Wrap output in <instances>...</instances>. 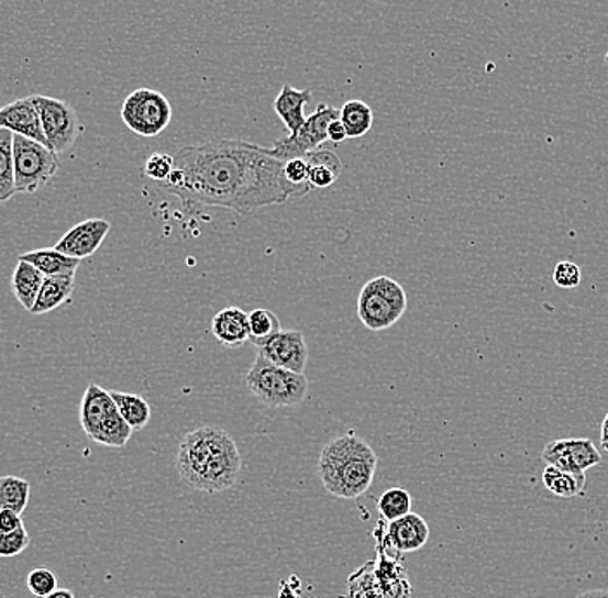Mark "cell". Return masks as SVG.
Returning <instances> with one entry per match:
<instances>
[{
	"label": "cell",
	"instance_id": "cell-13",
	"mask_svg": "<svg viewBox=\"0 0 608 598\" xmlns=\"http://www.w3.org/2000/svg\"><path fill=\"white\" fill-rule=\"evenodd\" d=\"M111 231V223L104 219H89L66 232L56 244V250L69 258H89L96 253Z\"/></svg>",
	"mask_w": 608,
	"mask_h": 598
},
{
	"label": "cell",
	"instance_id": "cell-7",
	"mask_svg": "<svg viewBox=\"0 0 608 598\" xmlns=\"http://www.w3.org/2000/svg\"><path fill=\"white\" fill-rule=\"evenodd\" d=\"M174 118V110L165 93L153 89H137L130 93L121 108V120L141 137L162 135Z\"/></svg>",
	"mask_w": 608,
	"mask_h": 598
},
{
	"label": "cell",
	"instance_id": "cell-18",
	"mask_svg": "<svg viewBox=\"0 0 608 598\" xmlns=\"http://www.w3.org/2000/svg\"><path fill=\"white\" fill-rule=\"evenodd\" d=\"M311 101H313L311 90L295 89V87L287 86V84L278 93V98L274 102V110L290 134H296L307 122L305 106L310 104Z\"/></svg>",
	"mask_w": 608,
	"mask_h": 598
},
{
	"label": "cell",
	"instance_id": "cell-28",
	"mask_svg": "<svg viewBox=\"0 0 608 598\" xmlns=\"http://www.w3.org/2000/svg\"><path fill=\"white\" fill-rule=\"evenodd\" d=\"M30 491L32 486L23 477H0V510L9 509L23 513L29 507Z\"/></svg>",
	"mask_w": 608,
	"mask_h": 598
},
{
	"label": "cell",
	"instance_id": "cell-11",
	"mask_svg": "<svg viewBox=\"0 0 608 598\" xmlns=\"http://www.w3.org/2000/svg\"><path fill=\"white\" fill-rule=\"evenodd\" d=\"M541 458L567 473H586L600 464L601 455L589 438H561L544 446Z\"/></svg>",
	"mask_w": 608,
	"mask_h": 598
},
{
	"label": "cell",
	"instance_id": "cell-39",
	"mask_svg": "<svg viewBox=\"0 0 608 598\" xmlns=\"http://www.w3.org/2000/svg\"><path fill=\"white\" fill-rule=\"evenodd\" d=\"M576 598H608V590H589L577 595Z\"/></svg>",
	"mask_w": 608,
	"mask_h": 598
},
{
	"label": "cell",
	"instance_id": "cell-6",
	"mask_svg": "<svg viewBox=\"0 0 608 598\" xmlns=\"http://www.w3.org/2000/svg\"><path fill=\"white\" fill-rule=\"evenodd\" d=\"M14 174L18 195H35L53 180L59 170L57 153L42 142L14 134Z\"/></svg>",
	"mask_w": 608,
	"mask_h": 598
},
{
	"label": "cell",
	"instance_id": "cell-26",
	"mask_svg": "<svg viewBox=\"0 0 608 598\" xmlns=\"http://www.w3.org/2000/svg\"><path fill=\"white\" fill-rule=\"evenodd\" d=\"M339 120L346 129L347 137L358 139L371 132L374 125V111L367 102L351 99L341 108Z\"/></svg>",
	"mask_w": 608,
	"mask_h": 598
},
{
	"label": "cell",
	"instance_id": "cell-29",
	"mask_svg": "<svg viewBox=\"0 0 608 598\" xmlns=\"http://www.w3.org/2000/svg\"><path fill=\"white\" fill-rule=\"evenodd\" d=\"M283 331L280 320L270 310L256 308L250 313V341L258 348L266 341L272 340L275 334Z\"/></svg>",
	"mask_w": 608,
	"mask_h": 598
},
{
	"label": "cell",
	"instance_id": "cell-3",
	"mask_svg": "<svg viewBox=\"0 0 608 598\" xmlns=\"http://www.w3.org/2000/svg\"><path fill=\"white\" fill-rule=\"evenodd\" d=\"M379 457L367 441L347 433L334 438L322 449L319 476L329 494L344 500L362 497L374 483Z\"/></svg>",
	"mask_w": 608,
	"mask_h": 598
},
{
	"label": "cell",
	"instance_id": "cell-20",
	"mask_svg": "<svg viewBox=\"0 0 608 598\" xmlns=\"http://www.w3.org/2000/svg\"><path fill=\"white\" fill-rule=\"evenodd\" d=\"M73 291H75V274L45 277L35 307L30 313L32 315H44V313L53 312L60 304L68 303Z\"/></svg>",
	"mask_w": 608,
	"mask_h": 598
},
{
	"label": "cell",
	"instance_id": "cell-27",
	"mask_svg": "<svg viewBox=\"0 0 608 598\" xmlns=\"http://www.w3.org/2000/svg\"><path fill=\"white\" fill-rule=\"evenodd\" d=\"M283 187L289 201H299L307 198L313 187L308 182V162L307 158L289 159L284 162Z\"/></svg>",
	"mask_w": 608,
	"mask_h": 598
},
{
	"label": "cell",
	"instance_id": "cell-30",
	"mask_svg": "<svg viewBox=\"0 0 608 598\" xmlns=\"http://www.w3.org/2000/svg\"><path fill=\"white\" fill-rule=\"evenodd\" d=\"M411 495L404 488H389L377 500V510L384 521L391 522L411 512Z\"/></svg>",
	"mask_w": 608,
	"mask_h": 598
},
{
	"label": "cell",
	"instance_id": "cell-36",
	"mask_svg": "<svg viewBox=\"0 0 608 598\" xmlns=\"http://www.w3.org/2000/svg\"><path fill=\"white\" fill-rule=\"evenodd\" d=\"M347 134L346 129H344L341 120H334V122L329 125V141L334 142V144H341V142L346 141Z\"/></svg>",
	"mask_w": 608,
	"mask_h": 598
},
{
	"label": "cell",
	"instance_id": "cell-4",
	"mask_svg": "<svg viewBox=\"0 0 608 598\" xmlns=\"http://www.w3.org/2000/svg\"><path fill=\"white\" fill-rule=\"evenodd\" d=\"M246 386L268 409H286L307 400L310 380L305 374L278 367L256 353L246 374Z\"/></svg>",
	"mask_w": 608,
	"mask_h": 598
},
{
	"label": "cell",
	"instance_id": "cell-34",
	"mask_svg": "<svg viewBox=\"0 0 608 598\" xmlns=\"http://www.w3.org/2000/svg\"><path fill=\"white\" fill-rule=\"evenodd\" d=\"M581 279H583L581 268L577 267L576 263L567 262V259L559 263L555 270H553V280L562 289H574V287L579 286Z\"/></svg>",
	"mask_w": 608,
	"mask_h": 598
},
{
	"label": "cell",
	"instance_id": "cell-5",
	"mask_svg": "<svg viewBox=\"0 0 608 598\" xmlns=\"http://www.w3.org/2000/svg\"><path fill=\"white\" fill-rule=\"evenodd\" d=\"M407 308V292L401 284L391 277L379 275L363 286L356 303V313L368 331L379 332L399 322Z\"/></svg>",
	"mask_w": 608,
	"mask_h": 598
},
{
	"label": "cell",
	"instance_id": "cell-2",
	"mask_svg": "<svg viewBox=\"0 0 608 598\" xmlns=\"http://www.w3.org/2000/svg\"><path fill=\"white\" fill-rule=\"evenodd\" d=\"M178 476L202 494H223L237 485L242 457L234 438L217 425H201L184 436L175 458Z\"/></svg>",
	"mask_w": 608,
	"mask_h": 598
},
{
	"label": "cell",
	"instance_id": "cell-16",
	"mask_svg": "<svg viewBox=\"0 0 608 598\" xmlns=\"http://www.w3.org/2000/svg\"><path fill=\"white\" fill-rule=\"evenodd\" d=\"M211 332L225 348H241L250 341V313L237 307L223 308L213 317Z\"/></svg>",
	"mask_w": 608,
	"mask_h": 598
},
{
	"label": "cell",
	"instance_id": "cell-24",
	"mask_svg": "<svg viewBox=\"0 0 608 598\" xmlns=\"http://www.w3.org/2000/svg\"><path fill=\"white\" fill-rule=\"evenodd\" d=\"M14 134L0 129V201H11L16 192V174H14Z\"/></svg>",
	"mask_w": 608,
	"mask_h": 598
},
{
	"label": "cell",
	"instance_id": "cell-10",
	"mask_svg": "<svg viewBox=\"0 0 608 598\" xmlns=\"http://www.w3.org/2000/svg\"><path fill=\"white\" fill-rule=\"evenodd\" d=\"M365 564L350 579L351 598H410L411 586L407 574H398L395 561Z\"/></svg>",
	"mask_w": 608,
	"mask_h": 598
},
{
	"label": "cell",
	"instance_id": "cell-37",
	"mask_svg": "<svg viewBox=\"0 0 608 598\" xmlns=\"http://www.w3.org/2000/svg\"><path fill=\"white\" fill-rule=\"evenodd\" d=\"M601 449L608 452V413L605 416L604 422H601Z\"/></svg>",
	"mask_w": 608,
	"mask_h": 598
},
{
	"label": "cell",
	"instance_id": "cell-15",
	"mask_svg": "<svg viewBox=\"0 0 608 598\" xmlns=\"http://www.w3.org/2000/svg\"><path fill=\"white\" fill-rule=\"evenodd\" d=\"M0 129L9 130L12 134L23 135L32 141L42 142L47 146L41 117L33 104L32 98L16 99L0 108Z\"/></svg>",
	"mask_w": 608,
	"mask_h": 598
},
{
	"label": "cell",
	"instance_id": "cell-19",
	"mask_svg": "<svg viewBox=\"0 0 608 598\" xmlns=\"http://www.w3.org/2000/svg\"><path fill=\"white\" fill-rule=\"evenodd\" d=\"M44 280L45 275L38 268L33 267L32 263L18 259L16 268L12 272L11 287L12 295L20 301L24 310L32 312Z\"/></svg>",
	"mask_w": 608,
	"mask_h": 598
},
{
	"label": "cell",
	"instance_id": "cell-17",
	"mask_svg": "<svg viewBox=\"0 0 608 598\" xmlns=\"http://www.w3.org/2000/svg\"><path fill=\"white\" fill-rule=\"evenodd\" d=\"M114 410L117 403L111 397V391H106L101 386L90 385L80 405V424L84 433L92 438Z\"/></svg>",
	"mask_w": 608,
	"mask_h": 598
},
{
	"label": "cell",
	"instance_id": "cell-31",
	"mask_svg": "<svg viewBox=\"0 0 608 598\" xmlns=\"http://www.w3.org/2000/svg\"><path fill=\"white\" fill-rule=\"evenodd\" d=\"M26 586H29L30 594L35 595V597L44 598L47 595L53 594L54 590H57V576L51 569H45V567H36L32 573L26 576Z\"/></svg>",
	"mask_w": 608,
	"mask_h": 598
},
{
	"label": "cell",
	"instance_id": "cell-22",
	"mask_svg": "<svg viewBox=\"0 0 608 598\" xmlns=\"http://www.w3.org/2000/svg\"><path fill=\"white\" fill-rule=\"evenodd\" d=\"M20 259L32 263L33 267L38 268L45 277L77 274L81 262V259L69 258V256L63 255L56 247L30 251V253L21 255Z\"/></svg>",
	"mask_w": 608,
	"mask_h": 598
},
{
	"label": "cell",
	"instance_id": "cell-12",
	"mask_svg": "<svg viewBox=\"0 0 608 598\" xmlns=\"http://www.w3.org/2000/svg\"><path fill=\"white\" fill-rule=\"evenodd\" d=\"M256 350L272 364L298 374H305L308 355H310L305 334L301 331H284V329Z\"/></svg>",
	"mask_w": 608,
	"mask_h": 598
},
{
	"label": "cell",
	"instance_id": "cell-9",
	"mask_svg": "<svg viewBox=\"0 0 608 598\" xmlns=\"http://www.w3.org/2000/svg\"><path fill=\"white\" fill-rule=\"evenodd\" d=\"M41 117L42 130L48 150L54 153H66L77 142L81 132L80 118L69 102L48 96H30Z\"/></svg>",
	"mask_w": 608,
	"mask_h": 598
},
{
	"label": "cell",
	"instance_id": "cell-8",
	"mask_svg": "<svg viewBox=\"0 0 608 598\" xmlns=\"http://www.w3.org/2000/svg\"><path fill=\"white\" fill-rule=\"evenodd\" d=\"M339 114H341V110L334 106L319 104L317 111L307 118V122L296 134L275 141L274 146L266 147V153L280 162L307 158L308 154L320 150L323 142L329 139V125L334 120H339Z\"/></svg>",
	"mask_w": 608,
	"mask_h": 598
},
{
	"label": "cell",
	"instance_id": "cell-33",
	"mask_svg": "<svg viewBox=\"0 0 608 598\" xmlns=\"http://www.w3.org/2000/svg\"><path fill=\"white\" fill-rule=\"evenodd\" d=\"M30 543H32V538H30L24 525H21L20 530L11 531V533H2L0 534V557H16L29 549Z\"/></svg>",
	"mask_w": 608,
	"mask_h": 598
},
{
	"label": "cell",
	"instance_id": "cell-25",
	"mask_svg": "<svg viewBox=\"0 0 608 598\" xmlns=\"http://www.w3.org/2000/svg\"><path fill=\"white\" fill-rule=\"evenodd\" d=\"M118 412L133 431H141L151 422V405L133 392L111 391Z\"/></svg>",
	"mask_w": 608,
	"mask_h": 598
},
{
	"label": "cell",
	"instance_id": "cell-21",
	"mask_svg": "<svg viewBox=\"0 0 608 598\" xmlns=\"http://www.w3.org/2000/svg\"><path fill=\"white\" fill-rule=\"evenodd\" d=\"M308 182L313 189H327L343 174V163L334 151L317 150L308 154Z\"/></svg>",
	"mask_w": 608,
	"mask_h": 598
},
{
	"label": "cell",
	"instance_id": "cell-14",
	"mask_svg": "<svg viewBox=\"0 0 608 598\" xmlns=\"http://www.w3.org/2000/svg\"><path fill=\"white\" fill-rule=\"evenodd\" d=\"M429 536H431V530L425 519L419 513L410 512L404 518L389 522L384 543L399 554H410L423 549L429 542Z\"/></svg>",
	"mask_w": 608,
	"mask_h": 598
},
{
	"label": "cell",
	"instance_id": "cell-35",
	"mask_svg": "<svg viewBox=\"0 0 608 598\" xmlns=\"http://www.w3.org/2000/svg\"><path fill=\"white\" fill-rule=\"evenodd\" d=\"M21 525H24L21 513L9 509L0 510V534L20 530Z\"/></svg>",
	"mask_w": 608,
	"mask_h": 598
},
{
	"label": "cell",
	"instance_id": "cell-40",
	"mask_svg": "<svg viewBox=\"0 0 608 598\" xmlns=\"http://www.w3.org/2000/svg\"><path fill=\"white\" fill-rule=\"evenodd\" d=\"M0 204H2V201H0Z\"/></svg>",
	"mask_w": 608,
	"mask_h": 598
},
{
	"label": "cell",
	"instance_id": "cell-1",
	"mask_svg": "<svg viewBox=\"0 0 608 598\" xmlns=\"http://www.w3.org/2000/svg\"><path fill=\"white\" fill-rule=\"evenodd\" d=\"M175 170L159 189L180 199L186 213L226 208L251 214L259 208L289 202L283 187L284 162L266 147L237 139H214L175 154Z\"/></svg>",
	"mask_w": 608,
	"mask_h": 598
},
{
	"label": "cell",
	"instance_id": "cell-38",
	"mask_svg": "<svg viewBox=\"0 0 608 598\" xmlns=\"http://www.w3.org/2000/svg\"><path fill=\"white\" fill-rule=\"evenodd\" d=\"M44 598H77L75 597V594H73L69 588H57V590H54L53 594L47 595V597Z\"/></svg>",
	"mask_w": 608,
	"mask_h": 598
},
{
	"label": "cell",
	"instance_id": "cell-23",
	"mask_svg": "<svg viewBox=\"0 0 608 598\" xmlns=\"http://www.w3.org/2000/svg\"><path fill=\"white\" fill-rule=\"evenodd\" d=\"M541 477L543 485L555 497L576 498L585 494L586 473H567L555 465H546Z\"/></svg>",
	"mask_w": 608,
	"mask_h": 598
},
{
	"label": "cell",
	"instance_id": "cell-32",
	"mask_svg": "<svg viewBox=\"0 0 608 598\" xmlns=\"http://www.w3.org/2000/svg\"><path fill=\"white\" fill-rule=\"evenodd\" d=\"M175 159L174 156L165 153L151 154L150 158L145 159L144 174L154 180V182L163 184L168 180L169 175L174 174Z\"/></svg>",
	"mask_w": 608,
	"mask_h": 598
}]
</instances>
